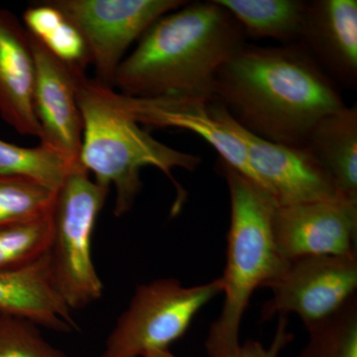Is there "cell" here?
Masks as SVG:
<instances>
[{
	"instance_id": "obj_23",
	"label": "cell",
	"mask_w": 357,
	"mask_h": 357,
	"mask_svg": "<svg viewBox=\"0 0 357 357\" xmlns=\"http://www.w3.org/2000/svg\"><path fill=\"white\" fill-rule=\"evenodd\" d=\"M39 328L27 319L0 314V357H68L45 340Z\"/></svg>"
},
{
	"instance_id": "obj_1",
	"label": "cell",
	"mask_w": 357,
	"mask_h": 357,
	"mask_svg": "<svg viewBox=\"0 0 357 357\" xmlns=\"http://www.w3.org/2000/svg\"><path fill=\"white\" fill-rule=\"evenodd\" d=\"M213 98L249 132L289 146L304 145L324 116L347 105L299 42L246 43L218 70Z\"/></svg>"
},
{
	"instance_id": "obj_14",
	"label": "cell",
	"mask_w": 357,
	"mask_h": 357,
	"mask_svg": "<svg viewBox=\"0 0 357 357\" xmlns=\"http://www.w3.org/2000/svg\"><path fill=\"white\" fill-rule=\"evenodd\" d=\"M34 84L29 33L13 13L0 7V116L18 133L41 139L33 105Z\"/></svg>"
},
{
	"instance_id": "obj_21",
	"label": "cell",
	"mask_w": 357,
	"mask_h": 357,
	"mask_svg": "<svg viewBox=\"0 0 357 357\" xmlns=\"http://www.w3.org/2000/svg\"><path fill=\"white\" fill-rule=\"evenodd\" d=\"M307 340L298 357H357V297L323 321L306 326Z\"/></svg>"
},
{
	"instance_id": "obj_7",
	"label": "cell",
	"mask_w": 357,
	"mask_h": 357,
	"mask_svg": "<svg viewBox=\"0 0 357 357\" xmlns=\"http://www.w3.org/2000/svg\"><path fill=\"white\" fill-rule=\"evenodd\" d=\"M81 32L96 81L112 86L129 47L184 0H52Z\"/></svg>"
},
{
	"instance_id": "obj_4",
	"label": "cell",
	"mask_w": 357,
	"mask_h": 357,
	"mask_svg": "<svg viewBox=\"0 0 357 357\" xmlns=\"http://www.w3.org/2000/svg\"><path fill=\"white\" fill-rule=\"evenodd\" d=\"M220 166L229 187L230 225L220 277L225 300L204 342L208 357H229L238 351L241 323L253 293L279 278L289 262L275 244L272 220L278 206L271 195L229 164L222 161Z\"/></svg>"
},
{
	"instance_id": "obj_6",
	"label": "cell",
	"mask_w": 357,
	"mask_h": 357,
	"mask_svg": "<svg viewBox=\"0 0 357 357\" xmlns=\"http://www.w3.org/2000/svg\"><path fill=\"white\" fill-rule=\"evenodd\" d=\"M222 290L220 277L192 287L175 278L140 284L100 357H143L149 351H168L184 337L197 314Z\"/></svg>"
},
{
	"instance_id": "obj_2",
	"label": "cell",
	"mask_w": 357,
	"mask_h": 357,
	"mask_svg": "<svg viewBox=\"0 0 357 357\" xmlns=\"http://www.w3.org/2000/svg\"><path fill=\"white\" fill-rule=\"evenodd\" d=\"M245 44L243 28L215 0L187 2L150 26L112 88L133 98L213 100L218 70Z\"/></svg>"
},
{
	"instance_id": "obj_22",
	"label": "cell",
	"mask_w": 357,
	"mask_h": 357,
	"mask_svg": "<svg viewBox=\"0 0 357 357\" xmlns=\"http://www.w3.org/2000/svg\"><path fill=\"white\" fill-rule=\"evenodd\" d=\"M55 198L56 192L30 181L0 175V225L49 213Z\"/></svg>"
},
{
	"instance_id": "obj_9",
	"label": "cell",
	"mask_w": 357,
	"mask_h": 357,
	"mask_svg": "<svg viewBox=\"0 0 357 357\" xmlns=\"http://www.w3.org/2000/svg\"><path fill=\"white\" fill-rule=\"evenodd\" d=\"M215 109L220 121L243 143L258 185L271 195L277 206L344 199L305 145L289 146L262 139L234 121L215 100Z\"/></svg>"
},
{
	"instance_id": "obj_17",
	"label": "cell",
	"mask_w": 357,
	"mask_h": 357,
	"mask_svg": "<svg viewBox=\"0 0 357 357\" xmlns=\"http://www.w3.org/2000/svg\"><path fill=\"white\" fill-rule=\"evenodd\" d=\"M243 28L245 37L298 43L306 11L302 0H215Z\"/></svg>"
},
{
	"instance_id": "obj_16",
	"label": "cell",
	"mask_w": 357,
	"mask_h": 357,
	"mask_svg": "<svg viewBox=\"0 0 357 357\" xmlns=\"http://www.w3.org/2000/svg\"><path fill=\"white\" fill-rule=\"evenodd\" d=\"M304 145L332 178L340 196L357 202L356 105L324 116Z\"/></svg>"
},
{
	"instance_id": "obj_5",
	"label": "cell",
	"mask_w": 357,
	"mask_h": 357,
	"mask_svg": "<svg viewBox=\"0 0 357 357\" xmlns=\"http://www.w3.org/2000/svg\"><path fill=\"white\" fill-rule=\"evenodd\" d=\"M109 190L79 168L56 192L49 261L56 287L72 311L88 307L102 296L103 284L93 264L91 246Z\"/></svg>"
},
{
	"instance_id": "obj_19",
	"label": "cell",
	"mask_w": 357,
	"mask_h": 357,
	"mask_svg": "<svg viewBox=\"0 0 357 357\" xmlns=\"http://www.w3.org/2000/svg\"><path fill=\"white\" fill-rule=\"evenodd\" d=\"M82 167L72 165L62 154L45 144L23 147L0 139V175L24 178L57 192L70 173Z\"/></svg>"
},
{
	"instance_id": "obj_15",
	"label": "cell",
	"mask_w": 357,
	"mask_h": 357,
	"mask_svg": "<svg viewBox=\"0 0 357 357\" xmlns=\"http://www.w3.org/2000/svg\"><path fill=\"white\" fill-rule=\"evenodd\" d=\"M0 314L27 319L54 332L77 328L72 310L56 287L48 252L26 266L0 271Z\"/></svg>"
},
{
	"instance_id": "obj_11",
	"label": "cell",
	"mask_w": 357,
	"mask_h": 357,
	"mask_svg": "<svg viewBox=\"0 0 357 357\" xmlns=\"http://www.w3.org/2000/svg\"><path fill=\"white\" fill-rule=\"evenodd\" d=\"M30 40L35 58L33 105L41 128L40 141L72 165L82 167L83 119L77 102V74L84 70H73L61 62L31 35Z\"/></svg>"
},
{
	"instance_id": "obj_10",
	"label": "cell",
	"mask_w": 357,
	"mask_h": 357,
	"mask_svg": "<svg viewBox=\"0 0 357 357\" xmlns=\"http://www.w3.org/2000/svg\"><path fill=\"white\" fill-rule=\"evenodd\" d=\"M272 230L286 260L357 255V203L338 199L277 206Z\"/></svg>"
},
{
	"instance_id": "obj_3",
	"label": "cell",
	"mask_w": 357,
	"mask_h": 357,
	"mask_svg": "<svg viewBox=\"0 0 357 357\" xmlns=\"http://www.w3.org/2000/svg\"><path fill=\"white\" fill-rule=\"evenodd\" d=\"M77 96L83 119L79 164L98 184L109 189L114 185L115 217L133 208L142 189L141 169L147 166L159 169L175 185L177 201L172 213H178L185 192L173 171L180 168L194 172L202 159L155 139L119 107L112 86L89 79L84 72L77 74Z\"/></svg>"
},
{
	"instance_id": "obj_18",
	"label": "cell",
	"mask_w": 357,
	"mask_h": 357,
	"mask_svg": "<svg viewBox=\"0 0 357 357\" xmlns=\"http://www.w3.org/2000/svg\"><path fill=\"white\" fill-rule=\"evenodd\" d=\"M23 21L28 33L61 62L84 72L91 65L81 32L51 1L28 7Z\"/></svg>"
},
{
	"instance_id": "obj_13",
	"label": "cell",
	"mask_w": 357,
	"mask_h": 357,
	"mask_svg": "<svg viewBox=\"0 0 357 357\" xmlns=\"http://www.w3.org/2000/svg\"><path fill=\"white\" fill-rule=\"evenodd\" d=\"M299 43L337 86L356 89V0L307 1Z\"/></svg>"
},
{
	"instance_id": "obj_12",
	"label": "cell",
	"mask_w": 357,
	"mask_h": 357,
	"mask_svg": "<svg viewBox=\"0 0 357 357\" xmlns=\"http://www.w3.org/2000/svg\"><path fill=\"white\" fill-rule=\"evenodd\" d=\"M115 100L138 124L183 129L197 134L217 150L222 161L258 185L243 143L215 114V100L178 96L133 98L121 95L119 91H115Z\"/></svg>"
},
{
	"instance_id": "obj_8",
	"label": "cell",
	"mask_w": 357,
	"mask_h": 357,
	"mask_svg": "<svg viewBox=\"0 0 357 357\" xmlns=\"http://www.w3.org/2000/svg\"><path fill=\"white\" fill-rule=\"evenodd\" d=\"M268 288L272 297L263 305V321L295 314L305 326L318 323L356 295L357 255L289 260L285 271Z\"/></svg>"
},
{
	"instance_id": "obj_24",
	"label": "cell",
	"mask_w": 357,
	"mask_h": 357,
	"mask_svg": "<svg viewBox=\"0 0 357 357\" xmlns=\"http://www.w3.org/2000/svg\"><path fill=\"white\" fill-rule=\"evenodd\" d=\"M294 340V335L288 332V317L279 316L276 333L269 347L257 340H248L241 344L238 351L229 357H279L282 351ZM143 357H177L170 351H153L147 352Z\"/></svg>"
},
{
	"instance_id": "obj_20",
	"label": "cell",
	"mask_w": 357,
	"mask_h": 357,
	"mask_svg": "<svg viewBox=\"0 0 357 357\" xmlns=\"http://www.w3.org/2000/svg\"><path fill=\"white\" fill-rule=\"evenodd\" d=\"M52 236V211L0 225V271L26 266L38 260L48 252Z\"/></svg>"
}]
</instances>
